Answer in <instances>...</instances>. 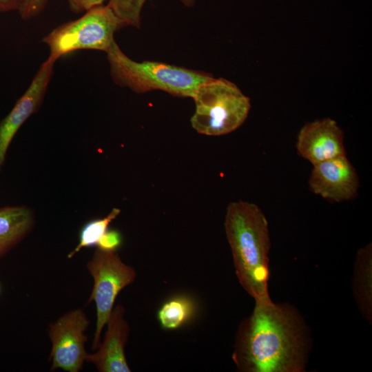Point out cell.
Masks as SVG:
<instances>
[{"label": "cell", "instance_id": "6da1fadb", "mask_svg": "<svg viewBox=\"0 0 372 372\" xmlns=\"http://www.w3.org/2000/svg\"><path fill=\"white\" fill-rule=\"evenodd\" d=\"M308 342L303 321L291 307L255 300L239 326L232 358L243 372H301Z\"/></svg>", "mask_w": 372, "mask_h": 372}, {"label": "cell", "instance_id": "7a4b0ae2", "mask_svg": "<svg viewBox=\"0 0 372 372\" xmlns=\"http://www.w3.org/2000/svg\"><path fill=\"white\" fill-rule=\"evenodd\" d=\"M225 230L236 277L255 300H270L268 281L270 238L267 218L254 203L232 202L227 208Z\"/></svg>", "mask_w": 372, "mask_h": 372}, {"label": "cell", "instance_id": "3957f363", "mask_svg": "<svg viewBox=\"0 0 372 372\" xmlns=\"http://www.w3.org/2000/svg\"><path fill=\"white\" fill-rule=\"evenodd\" d=\"M113 81L136 93L162 90L178 97L194 98L198 87L213 78L210 74L166 63L137 62L114 41L106 52Z\"/></svg>", "mask_w": 372, "mask_h": 372}, {"label": "cell", "instance_id": "277c9868", "mask_svg": "<svg viewBox=\"0 0 372 372\" xmlns=\"http://www.w3.org/2000/svg\"><path fill=\"white\" fill-rule=\"evenodd\" d=\"M193 99L196 109L192 126L207 136H222L236 130L245 122L251 107L249 97L223 78L213 77L202 83Z\"/></svg>", "mask_w": 372, "mask_h": 372}, {"label": "cell", "instance_id": "5b68a950", "mask_svg": "<svg viewBox=\"0 0 372 372\" xmlns=\"http://www.w3.org/2000/svg\"><path fill=\"white\" fill-rule=\"evenodd\" d=\"M123 25L107 5L86 11L80 18L62 23L41 40L50 49L49 56L56 61L79 50L107 52L115 41L114 33Z\"/></svg>", "mask_w": 372, "mask_h": 372}, {"label": "cell", "instance_id": "8992f818", "mask_svg": "<svg viewBox=\"0 0 372 372\" xmlns=\"http://www.w3.org/2000/svg\"><path fill=\"white\" fill-rule=\"evenodd\" d=\"M86 267L94 279V287L87 302L94 301L96 309V329L92 346L97 350L101 335L107 324L118 293L136 277L135 269L124 263L116 251L96 248Z\"/></svg>", "mask_w": 372, "mask_h": 372}, {"label": "cell", "instance_id": "52a82bcc", "mask_svg": "<svg viewBox=\"0 0 372 372\" xmlns=\"http://www.w3.org/2000/svg\"><path fill=\"white\" fill-rule=\"evenodd\" d=\"M89 325L90 321L81 309L68 312L50 324L51 371L61 369L78 372L83 369L87 354L85 349L87 338L84 332Z\"/></svg>", "mask_w": 372, "mask_h": 372}, {"label": "cell", "instance_id": "ba28073f", "mask_svg": "<svg viewBox=\"0 0 372 372\" xmlns=\"http://www.w3.org/2000/svg\"><path fill=\"white\" fill-rule=\"evenodd\" d=\"M56 61L48 57L7 116L0 121V170L14 136L21 126L40 108L53 74Z\"/></svg>", "mask_w": 372, "mask_h": 372}, {"label": "cell", "instance_id": "9c48e42d", "mask_svg": "<svg viewBox=\"0 0 372 372\" xmlns=\"http://www.w3.org/2000/svg\"><path fill=\"white\" fill-rule=\"evenodd\" d=\"M308 183L315 194L337 203L354 199L359 188L358 174L346 154L314 165Z\"/></svg>", "mask_w": 372, "mask_h": 372}, {"label": "cell", "instance_id": "30bf717a", "mask_svg": "<svg viewBox=\"0 0 372 372\" xmlns=\"http://www.w3.org/2000/svg\"><path fill=\"white\" fill-rule=\"evenodd\" d=\"M296 149L313 165L346 154L342 132L329 118L304 125L298 134Z\"/></svg>", "mask_w": 372, "mask_h": 372}, {"label": "cell", "instance_id": "8fae6325", "mask_svg": "<svg viewBox=\"0 0 372 372\" xmlns=\"http://www.w3.org/2000/svg\"><path fill=\"white\" fill-rule=\"evenodd\" d=\"M125 309L121 304L114 307L103 342L97 351L87 354L85 361L93 364L99 372H130L125 347L130 331L125 319Z\"/></svg>", "mask_w": 372, "mask_h": 372}, {"label": "cell", "instance_id": "7c38bea8", "mask_svg": "<svg viewBox=\"0 0 372 372\" xmlns=\"http://www.w3.org/2000/svg\"><path fill=\"white\" fill-rule=\"evenodd\" d=\"M34 221L32 211L26 206L0 207V258L25 238Z\"/></svg>", "mask_w": 372, "mask_h": 372}, {"label": "cell", "instance_id": "4fadbf2b", "mask_svg": "<svg viewBox=\"0 0 372 372\" xmlns=\"http://www.w3.org/2000/svg\"><path fill=\"white\" fill-rule=\"evenodd\" d=\"M352 289L361 314L370 324L372 321V245L367 244L356 254Z\"/></svg>", "mask_w": 372, "mask_h": 372}, {"label": "cell", "instance_id": "5bb4252c", "mask_svg": "<svg viewBox=\"0 0 372 372\" xmlns=\"http://www.w3.org/2000/svg\"><path fill=\"white\" fill-rule=\"evenodd\" d=\"M120 212L119 209L113 208L105 217L92 219L84 224L79 231V243L68 255V258H72L83 248L96 246L101 238L108 229L111 222L119 215Z\"/></svg>", "mask_w": 372, "mask_h": 372}, {"label": "cell", "instance_id": "9a60e30c", "mask_svg": "<svg viewBox=\"0 0 372 372\" xmlns=\"http://www.w3.org/2000/svg\"><path fill=\"white\" fill-rule=\"evenodd\" d=\"M192 311V304L187 299L174 298L161 306L158 311V320L163 329H176L188 320Z\"/></svg>", "mask_w": 372, "mask_h": 372}, {"label": "cell", "instance_id": "2e32d148", "mask_svg": "<svg viewBox=\"0 0 372 372\" xmlns=\"http://www.w3.org/2000/svg\"><path fill=\"white\" fill-rule=\"evenodd\" d=\"M147 0H109L107 4L123 26L140 28L142 8Z\"/></svg>", "mask_w": 372, "mask_h": 372}, {"label": "cell", "instance_id": "e0dca14e", "mask_svg": "<svg viewBox=\"0 0 372 372\" xmlns=\"http://www.w3.org/2000/svg\"><path fill=\"white\" fill-rule=\"evenodd\" d=\"M49 0H23L19 10L23 20L27 21L38 17L45 8Z\"/></svg>", "mask_w": 372, "mask_h": 372}, {"label": "cell", "instance_id": "ac0fdd59", "mask_svg": "<svg viewBox=\"0 0 372 372\" xmlns=\"http://www.w3.org/2000/svg\"><path fill=\"white\" fill-rule=\"evenodd\" d=\"M123 242L121 234L116 229H107L97 243V248L116 251Z\"/></svg>", "mask_w": 372, "mask_h": 372}, {"label": "cell", "instance_id": "d6986e66", "mask_svg": "<svg viewBox=\"0 0 372 372\" xmlns=\"http://www.w3.org/2000/svg\"><path fill=\"white\" fill-rule=\"evenodd\" d=\"M105 0H67L69 9L74 14L85 12L92 8L103 5Z\"/></svg>", "mask_w": 372, "mask_h": 372}, {"label": "cell", "instance_id": "ffe728a7", "mask_svg": "<svg viewBox=\"0 0 372 372\" xmlns=\"http://www.w3.org/2000/svg\"><path fill=\"white\" fill-rule=\"evenodd\" d=\"M23 0H0V13L20 10Z\"/></svg>", "mask_w": 372, "mask_h": 372}, {"label": "cell", "instance_id": "44dd1931", "mask_svg": "<svg viewBox=\"0 0 372 372\" xmlns=\"http://www.w3.org/2000/svg\"><path fill=\"white\" fill-rule=\"evenodd\" d=\"M180 1L187 7L193 6L195 2V0H180Z\"/></svg>", "mask_w": 372, "mask_h": 372}, {"label": "cell", "instance_id": "7402d4cb", "mask_svg": "<svg viewBox=\"0 0 372 372\" xmlns=\"http://www.w3.org/2000/svg\"><path fill=\"white\" fill-rule=\"evenodd\" d=\"M0 293H1V286H0Z\"/></svg>", "mask_w": 372, "mask_h": 372}]
</instances>
